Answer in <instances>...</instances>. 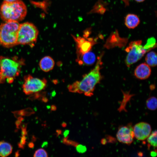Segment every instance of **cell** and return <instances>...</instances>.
Instances as JSON below:
<instances>
[{
  "mask_svg": "<svg viewBox=\"0 0 157 157\" xmlns=\"http://www.w3.org/2000/svg\"><path fill=\"white\" fill-rule=\"evenodd\" d=\"M145 61L149 66L152 67L156 66L157 64L156 53L153 51L148 53L146 56Z\"/></svg>",
  "mask_w": 157,
  "mask_h": 157,
  "instance_id": "16",
  "label": "cell"
},
{
  "mask_svg": "<svg viewBox=\"0 0 157 157\" xmlns=\"http://www.w3.org/2000/svg\"><path fill=\"white\" fill-rule=\"evenodd\" d=\"M27 12L26 5L20 0L11 2L4 1L0 8L1 17L5 22L21 21L25 17Z\"/></svg>",
  "mask_w": 157,
  "mask_h": 157,
  "instance_id": "3",
  "label": "cell"
},
{
  "mask_svg": "<svg viewBox=\"0 0 157 157\" xmlns=\"http://www.w3.org/2000/svg\"><path fill=\"white\" fill-rule=\"evenodd\" d=\"M39 31L32 23L26 22L20 24L17 36V44L29 45L33 47L36 43Z\"/></svg>",
  "mask_w": 157,
  "mask_h": 157,
  "instance_id": "5",
  "label": "cell"
},
{
  "mask_svg": "<svg viewBox=\"0 0 157 157\" xmlns=\"http://www.w3.org/2000/svg\"><path fill=\"white\" fill-rule=\"evenodd\" d=\"M141 40L131 42L125 51L128 53L125 62L127 66L131 65L140 60L147 52L142 45Z\"/></svg>",
  "mask_w": 157,
  "mask_h": 157,
  "instance_id": "7",
  "label": "cell"
},
{
  "mask_svg": "<svg viewBox=\"0 0 157 157\" xmlns=\"http://www.w3.org/2000/svg\"><path fill=\"white\" fill-rule=\"evenodd\" d=\"M16 0H4V1H10V2L13 1H16Z\"/></svg>",
  "mask_w": 157,
  "mask_h": 157,
  "instance_id": "26",
  "label": "cell"
},
{
  "mask_svg": "<svg viewBox=\"0 0 157 157\" xmlns=\"http://www.w3.org/2000/svg\"><path fill=\"white\" fill-rule=\"evenodd\" d=\"M151 130L150 125L145 122L138 123L133 127L134 137L140 140L146 139L150 135Z\"/></svg>",
  "mask_w": 157,
  "mask_h": 157,
  "instance_id": "10",
  "label": "cell"
},
{
  "mask_svg": "<svg viewBox=\"0 0 157 157\" xmlns=\"http://www.w3.org/2000/svg\"><path fill=\"white\" fill-rule=\"evenodd\" d=\"M33 156L35 157H47L48 154L47 151L43 149H39L35 151Z\"/></svg>",
  "mask_w": 157,
  "mask_h": 157,
  "instance_id": "20",
  "label": "cell"
},
{
  "mask_svg": "<svg viewBox=\"0 0 157 157\" xmlns=\"http://www.w3.org/2000/svg\"><path fill=\"white\" fill-rule=\"evenodd\" d=\"M156 46V40L154 38L152 37L148 39L146 44L143 47L148 52Z\"/></svg>",
  "mask_w": 157,
  "mask_h": 157,
  "instance_id": "19",
  "label": "cell"
},
{
  "mask_svg": "<svg viewBox=\"0 0 157 157\" xmlns=\"http://www.w3.org/2000/svg\"><path fill=\"white\" fill-rule=\"evenodd\" d=\"M140 22L138 16L135 14H129L126 16L125 19V24L129 29H133L137 27Z\"/></svg>",
  "mask_w": 157,
  "mask_h": 157,
  "instance_id": "14",
  "label": "cell"
},
{
  "mask_svg": "<svg viewBox=\"0 0 157 157\" xmlns=\"http://www.w3.org/2000/svg\"><path fill=\"white\" fill-rule=\"evenodd\" d=\"M39 65L42 71L48 72L53 69L55 65V62L51 57L46 56L41 59Z\"/></svg>",
  "mask_w": 157,
  "mask_h": 157,
  "instance_id": "13",
  "label": "cell"
},
{
  "mask_svg": "<svg viewBox=\"0 0 157 157\" xmlns=\"http://www.w3.org/2000/svg\"><path fill=\"white\" fill-rule=\"evenodd\" d=\"M47 84V81L45 78L34 77L28 74L24 76L23 91L27 95L37 94L45 89Z\"/></svg>",
  "mask_w": 157,
  "mask_h": 157,
  "instance_id": "6",
  "label": "cell"
},
{
  "mask_svg": "<svg viewBox=\"0 0 157 157\" xmlns=\"http://www.w3.org/2000/svg\"><path fill=\"white\" fill-rule=\"evenodd\" d=\"M24 60L15 56L12 57L0 56V84L11 83L19 75Z\"/></svg>",
  "mask_w": 157,
  "mask_h": 157,
  "instance_id": "2",
  "label": "cell"
},
{
  "mask_svg": "<svg viewBox=\"0 0 157 157\" xmlns=\"http://www.w3.org/2000/svg\"><path fill=\"white\" fill-rule=\"evenodd\" d=\"M122 0L124 2L125 4L126 5H129V0Z\"/></svg>",
  "mask_w": 157,
  "mask_h": 157,
  "instance_id": "24",
  "label": "cell"
},
{
  "mask_svg": "<svg viewBox=\"0 0 157 157\" xmlns=\"http://www.w3.org/2000/svg\"><path fill=\"white\" fill-rule=\"evenodd\" d=\"M146 105L147 108L151 110L156 109L157 107V100L156 97H151L146 101Z\"/></svg>",
  "mask_w": 157,
  "mask_h": 157,
  "instance_id": "18",
  "label": "cell"
},
{
  "mask_svg": "<svg viewBox=\"0 0 157 157\" xmlns=\"http://www.w3.org/2000/svg\"><path fill=\"white\" fill-rule=\"evenodd\" d=\"M20 24L15 21H8L0 25V44L7 48L17 44V39Z\"/></svg>",
  "mask_w": 157,
  "mask_h": 157,
  "instance_id": "4",
  "label": "cell"
},
{
  "mask_svg": "<svg viewBox=\"0 0 157 157\" xmlns=\"http://www.w3.org/2000/svg\"><path fill=\"white\" fill-rule=\"evenodd\" d=\"M147 138V142L148 143V148H149L151 146L156 148L157 147V131L156 130L153 131Z\"/></svg>",
  "mask_w": 157,
  "mask_h": 157,
  "instance_id": "17",
  "label": "cell"
},
{
  "mask_svg": "<svg viewBox=\"0 0 157 157\" xmlns=\"http://www.w3.org/2000/svg\"><path fill=\"white\" fill-rule=\"evenodd\" d=\"M134 137L133 127L131 123L120 127L116 134L117 139L119 142L128 145L132 142Z\"/></svg>",
  "mask_w": 157,
  "mask_h": 157,
  "instance_id": "9",
  "label": "cell"
},
{
  "mask_svg": "<svg viewBox=\"0 0 157 157\" xmlns=\"http://www.w3.org/2000/svg\"><path fill=\"white\" fill-rule=\"evenodd\" d=\"M101 142L103 144H105L106 143L107 141L105 139L103 138L101 140Z\"/></svg>",
  "mask_w": 157,
  "mask_h": 157,
  "instance_id": "23",
  "label": "cell"
},
{
  "mask_svg": "<svg viewBox=\"0 0 157 157\" xmlns=\"http://www.w3.org/2000/svg\"><path fill=\"white\" fill-rule=\"evenodd\" d=\"M76 147V149L78 152L83 153L85 152L86 151V148L85 146L77 144Z\"/></svg>",
  "mask_w": 157,
  "mask_h": 157,
  "instance_id": "21",
  "label": "cell"
},
{
  "mask_svg": "<svg viewBox=\"0 0 157 157\" xmlns=\"http://www.w3.org/2000/svg\"><path fill=\"white\" fill-rule=\"evenodd\" d=\"M95 60V55L90 51L77 56L76 61L80 65H90L93 64Z\"/></svg>",
  "mask_w": 157,
  "mask_h": 157,
  "instance_id": "12",
  "label": "cell"
},
{
  "mask_svg": "<svg viewBox=\"0 0 157 157\" xmlns=\"http://www.w3.org/2000/svg\"><path fill=\"white\" fill-rule=\"evenodd\" d=\"M13 147L10 143L4 141L0 142V156H8L11 153Z\"/></svg>",
  "mask_w": 157,
  "mask_h": 157,
  "instance_id": "15",
  "label": "cell"
},
{
  "mask_svg": "<svg viewBox=\"0 0 157 157\" xmlns=\"http://www.w3.org/2000/svg\"><path fill=\"white\" fill-rule=\"evenodd\" d=\"M103 55V52L97 57L94 67L88 73L83 75L81 80L76 81L68 86L69 92L83 94L88 97H91L93 94L96 85L102 78L100 70L102 64Z\"/></svg>",
  "mask_w": 157,
  "mask_h": 157,
  "instance_id": "1",
  "label": "cell"
},
{
  "mask_svg": "<svg viewBox=\"0 0 157 157\" xmlns=\"http://www.w3.org/2000/svg\"><path fill=\"white\" fill-rule=\"evenodd\" d=\"M150 155L151 156L154 157L157 155L156 150L154 151H151L150 152Z\"/></svg>",
  "mask_w": 157,
  "mask_h": 157,
  "instance_id": "22",
  "label": "cell"
},
{
  "mask_svg": "<svg viewBox=\"0 0 157 157\" xmlns=\"http://www.w3.org/2000/svg\"><path fill=\"white\" fill-rule=\"evenodd\" d=\"M151 70L149 66L145 63H141L138 66L134 71V75L137 78L145 79L150 76Z\"/></svg>",
  "mask_w": 157,
  "mask_h": 157,
  "instance_id": "11",
  "label": "cell"
},
{
  "mask_svg": "<svg viewBox=\"0 0 157 157\" xmlns=\"http://www.w3.org/2000/svg\"><path fill=\"white\" fill-rule=\"evenodd\" d=\"M72 35L76 43L77 56L90 51L93 45L96 43L92 38Z\"/></svg>",
  "mask_w": 157,
  "mask_h": 157,
  "instance_id": "8",
  "label": "cell"
},
{
  "mask_svg": "<svg viewBox=\"0 0 157 157\" xmlns=\"http://www.w3.org/2000/svg\"><path fill=\"white\" fill-rule=\"evenodd\" d=\"M135 0V1H136L138 2H143L145 0Z\"/></svg>",
  "mask_w": 157,
  "mask_h": 157,
  "instance_id": "25",
  "label": "cell"
}]
</instances>
